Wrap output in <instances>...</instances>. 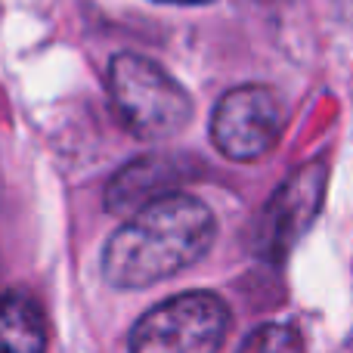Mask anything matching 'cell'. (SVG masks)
I'll use <instances>...</instances> for the list:
<instances>
[{
  "label": "cell",
  "mask_w": 353,
  "mask_h": 353,
  "mask_svg": "<svg viewBox=\"0 0 353 353\" xmlns=\"http://www.w3.org/2000/svg\"><path fill=\"white\" fill-rule=\"evenodd\" d=\"M325 176H329V168L319 159L298 168L276 189L254 223L257 254L267 257V261H282L294 248V242L304 236L307 226L319 214V205H323L325 195Z\"/></svg>",
  "instance_id": "5"
},
{
  "label": "cell",
  "mask_w": 353,
  "mask_h": 353,
  "mask_svg": "<svg viewBox=\"0 0 353 353\" xmlns=\"http://www.w3.org/2000/svg\"><path fill=\"white\" fill-rule=\"evenodd\" d=\"M183 176H186V168L174 155H143V159L124 165L109 180V186H105V208L112 214H124V211L134 214L146 201L176 192L174 186Z\"/></svg>",
  "instance_id": "6"
},
{
  "label": "cell",
  "mask_w": 353,
  "mask_h": 353,
  "mask_svg": "<svg viewBox=\"0 0 353 353\" xmlns=\"http://www.w3.org/2000/svg\"><path fill=\"white\" fill-rule=\"evenodd\" d=\"M230 332V307L214 292H183L134 323L130 353H217Z\"/></svg>",
  "instance_id": "3"
},
{
  "label": "cell",
  "mask_w": 353,
  "mask_h": 353,
  "mask_svg": "<svg viewBox=\"0 0 353 353\" xmlns=\"http://www.w3.org/2000/svg\"><path fill=\"white\" fill-rule=\"evenodd\" d=\"M47 350V319L37 301L28 294L0 298V353H43Z\"/></svg>",
  "instance_id": "7"
},
{
  "label": "cell",
  "mask_w": 353,
  "mask_h": 353,
  "mask_svg": "<svg viewBox=\"0 0 353 353\" xmlns=\"http://www.w3.org/2000/svg\"><path fill=\"white\" fill-rule=\"evenodd\" d=\"M109 97L121 124L140 140L174 137L192 118V97L180 81L140 53H118L112 59Z\"/></svg>",
  "instance_id": "2"
},
{
  "label": "cell",
  "mask_w": 353,
  "mask_h": 353,
  "mask_svg": "<svg viewBox=\"0 0 353 353\" xmlns=\"http://www.w3.org/2000/svg\"><path fill=\"white\" fill-rule=\"evenodd\" d=\"M285 112L276 90L261 84L232 87L211 115V140L226 159L257 161L279 143Z\"/></svg>",
  "instance_id": "4"
},
{
  "label": "cell",
  "mask_w": 353,
  "mask_h": 353,
  "mask_svg": "<svg viewBox=\"0 0 353 353\" xmlns=\"http://www.w3.org/2000/svg\"><path fill=\"white\" fill-rule=\"evenodd\" d=\"M239 353H304V341L294 329L279 323L257 325L248 338L242 341Z\"/></svg>",
  "instance_id": "8"
},
{
  "label": "cell",
  "mask_w": 353,
  "mask_h": 353,
  "mask_svg": "<svg viewBox=\"0 0 353 353\" xmlns=\"http://www.w3.org/2000/svg\"><path fill=\"white\" fill-rule=\"evenodd\" d=\"M217 236L214 211L186 192H168L137 208L103 248V276L115 288H146L183 273L208 254Z\"/></svg>",
  "instance_id": "1"
},
{
  "label": "cell",
  "mask_w": 353,
  "mask_h": 353,
  "mask_svg": "<svg viewBox=\"0 0 353 353\" xmlns=\"http://www.w3.org/2000/svg\"><path fill=\"white\" fill-rule=\"evenodd\" d=\"M161 3H211V0H161Z\"/></svg>",
  "instance_id": "9"
}]
</instances>
